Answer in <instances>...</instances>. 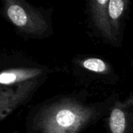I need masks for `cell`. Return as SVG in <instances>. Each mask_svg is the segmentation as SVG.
Here are the masks:
<instances>
[{
    "label": "cell",
    "mask_w": 133,
    "mask_h": 133,
    "mask_svg": "<svg viewBox=\"0 0 133 133\" xmlns=\"http://www.w3.org/2000/svg\"><path fill=\"white\" fill-rule=\"evenodd\" d=\"M42 80L29 81L16 88L0 92V123L31 100Z\"/></svg>",
    "instance_id": "5b68a950"
},
{
    "label": "cell",
    "mask_w": 133,
    "mask_h": 133,
    "mask_svg": "<svg viewBox=\"0 0 133 133\" xmlns=\"http://www.w3.org/2000/svg\"><path fill=\"white\" fill-rule=\"evenodd\" d=\"M0 15L24 39L42 38L49 31L45 12L24 0H2Z\"/></svg>",
    "instance_id": "7a4b0ae2"
},
{
    "label": "cell",
    "mask_w": 133,
    "mask_h": 133,
    "mask_svg": "<svg viewBox=\"0 0 133 133\" xmlns=\"http://www.w3.org/2000/svg\"><path fill=\"white\" fill-rule=\"evenodd\" d=\"M46 72V69L35 65L20 51L0 52V92L29 81L42 79Z\"/></svg>",
    "instance_id": "3957f363"
},
{
    "label": "cell",
    "mask_w": 133,
    "mask_h": 133,
    "mask_svg": "<svg viewBox=\"0 0 133 133\" xmlns=\"http://www.w3.org/2000/svg\"><path fill=\"white\" fill-rule=\"evenodd\" d=\"M82 65L85 69L89 71H92L94 72H99V73L104 72L107 69V65L105 63V62H103L101 59L95 58L85 59V61H83Z\"/></svg>",
    "instance_id": "52a82bcc"
},
{
    "label": "cell",
    "mask_w": 133,
    "mask_h": 133,
    "mask_svg": "<svg viewBox=\"0 0 133 133\" xmlns=\"http://www.w3.org/2000/svg\"><path fill=\"white\" fill-rule=\"evenodd\" d=\"M11 133H19L17 131H13V132H12Z\"/></svg>",
    "instance_id": "ba28073f"
},
{
    "label": "cell",
    "mask_w": 133,
    "mask_h": 133,
    "mask_svg": "<svg viewBox=\"0 0 133 133\" xmlns=\"http://www.w3.org/2000/svg\"><path fill=\"white\" fill-rule=\"evenodd\" d=\"M126 3L124 0H98L89 2L95 25L107 38L114 39L118 31L120 19Z\"/></svg>",
    "instance_id": "277c9868"
},
{
    "label": "cell",
    "mask_w": 133,
    "mask_h": 133,
    "mask_svg": "<svg viewBox=\"0 0 133 133\" xmlns=\"http://www.w3.org/2000/svg\"><path fill=\"white\" fill-rule=\"evenodd\" d=\"M110 129L111 133H124L126 127V119L125 112L118 108L112 110L110 120Z\"/></svg>",
    "instance_id": "8992f818"
},
{
    "label": "cell",
    "mask_w": 133,
    "mask_h": 133,
    "mask_svg": "<svg viewBox=\"0 0 133 133\" xmlns=\"http://www.w3.org/2000/svg\"><path fill=\"white\" fill-rule=\"evenodd\" d=\"M94 111L74 101L42 104L26 119L28 133H78L94 117Z\"/></svg>",
    "instance_id": "6da1fadb"
}]
</instances>
